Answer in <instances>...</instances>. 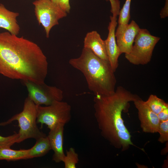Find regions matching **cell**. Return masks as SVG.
I'll list each match as a JSON object with an SVG mask.
<instances>
[{"label": "cell", "mask_w": 168, "mask_h": 168, "mask_svg": "<svg viewBox=\"0 0 168 168\" xmlns=\"http://www.w3.org/2000/svg\"><path fill=\"white\" fill-rule=\"evenodd\" d=\"M47 58L35 43L8 31L0 33V73L13 79L44 83Z\"/></svg>", "instance_id": "1"}, {"label": "cell", "mask_w": 168, "mask_h": 168, "mask_svg": "<svg viewBox=\"0 0 168 168\" xmlns=\"http://www.w3.org/2000/svg\"><path fill=\"white\" fill-rule=\"evenodd\" d=\"M140 98L121 86H118L110 95L94 97V115L101 135L114 147L121 148L122 151L128 149L130 146L137 147L131 140L122 113L128 110L129 102Z\"/></svg>", "instance_id": "2"}, {"label": "cell", "mask_w": 168, "mask_h": 168, "mask_svg": "<svg viewBox=\"0 0 168 168\" xmlns=\"http://www.w3.org/2000/svg\"><path fill=\"white\" fill-rule=\"evenodd\" d=\"M69 64L84 76L89 89L95 96H108L115 90L117 81L109 62L83 47L80 55L70 59Z\"/></svg>", "instance_id": "3"}, {"label": "cell", "mask_w": 168, "mask_h": 168, "mask_svg": "<svg viewBox=\"0 0 168 168\" xmlns=\"http://www.w3.org/2000/svg\"><path fill=\"white\" fill-rule=\"evenodd\" d=\"M37 105L28 97L25 99L22 110L8 120L10 123L15 120L18 123L20 129L17 143L30 138L37 139L46 136L37 125Z\"/></svg>", "instance_id": "4"}, {"label": "cell", "mask_w": 168, "mask_h": 168, "mask_svg": "<svg viewBox=\"0 0 168 168\" xmlns=\"http://www.w3.org/2000/svg\"><path fill=\"white\" fill-rule=\"evenodd\" d=\"M160 39L151 35L147 30L140 28L134 40L131 52L125 54V58L135 65H144L151 61L154 48Z\"/></svg>", "instance_id": "5"}, {"label": "cell", "mask_w": 168, "mask_h": 168, "mask_svg": "<svg viewBox=\"0 0 168 168\" xmlns=\"http://www.w3.org/2000/svg\"><path fill=\"white\" fill-rule=\"evenodd\" d=\"M71 106L62 101L45 106L37 105V123L45 124L50 130L59 124L65 125L71 119Z\"/></svg>", "instance_id": "6"}, {"label": "cell", "mask_w": 168, "mask_h": 168, "mask_svg": "<svg viewBox=\"0 0 168 168\" xmlns=\"http://www.w3.org/2000/svg\"><path fill=\"white\" fill-rule=\"evenodd\" d=\"M35 14L39 25L44 29L47 38L54 26L59 24L58 21L67 16V13L53 3L51 0H36L33 2Z\"/></svg>", "instance_id": "7"}, {"label": "cell", "mask_w": 168, "mask_h": 168, "mask_svg": "<svg viewBox=\"0 0 168 168\" xmlns=\"http://www.w3.org/2000/svg\"><path fill=\"white\" fill-rule=\"evenodd\" d=\"M28 92V97L36 105L51 104L54 101H62L63 92L55 86H50L45 83L38 84L29 81H22Z\"/></svg>", "instance_id": "8"}, {"label": "cell", "mask_w": 168, "mask_h": 168, "mask_svg": "<svg viewBox=\"0 0 168 168\" xmlns=\"http://www.w3.org/2000/svg\"><path fill=\"white\" fill-rule=\"evenodd\" d=\"M133 102L138 110V118L143 131L147 133H158L160 121L157 115L141 98Z\"/></svg>", "instance_id": "9"}, {"label": "cell", "mask_w": 168, "mask_h": 168, "mask_svg": "<svg viewBox=\"0 0 168 168\" xmlns=\"http://www.w3.org/2000/svg\"><path fill=\"white\" fill-rule=\"evenodd\" d=\"M140 29L138 24L132 20L122 30L115 32L116 43L121 54H127L131 52Z\"/></svg>", "instance_id": "10"}, {"label": "cell", "mask_w": 168, "mask_h": 168, "mask_svg": "<svg viewBox=\"0 0 168 168\" xmlns=\"http://www.w3.org/2000/svg\"><path fill=\"white\" fill-rule=\"evenodd\" d=\"M117 16H110L107 39L105 40L108 60L113 71L115 72L118 65V58L121 54L117 45L115 36V30L117 22Z\"/></svg>", "instance_id": "11"}, {"label": "cell", "mask_w": 168, "mask_h": 168, "mask_svg": "<svg viewBox=\"0 0 168 168\" xmlns=\"http://www.w3.org/2000/svg\"><path fill=\"white\" fill-rule=\"evenodd\" d=\"M65 124H59L50 130L47 137L54 153L52 160L56 163L62 161L65 154L63 148V133Z\"/></svg>", "instance_id": "12"}, {"label": "cell", "mask_w": 168, "mask_h": 168, "mask_svg": "<svg viewBox=\"0 0 168 168\" xmlns=\"http://www.w3.org/2000/svg\"><path fill=\"white\" fill-rule=\"evenodd\" d=\"M84 47L90 49L101 59L109 61L105 40L96 31L87 33L84 39Z\"/></svg>", "instance_id": "13"}, {"label": "cell", "mask_w": 168, "mask_h": 168, "mask_svg": "<svg viewBox=\"0 0 168 168\" xmlns=\"http://www.w3.org/2000/svg\"><path fill=\"white\" fill-rule=\"evenodd\" d=\"M19 14L7 9L0 3V28L7 30L12 34L17 35L20 31V27L17 17Z\"/></svg>", "instance_id": "14"}, {"label": "cell", "mask_w": 168, "mask_h": 168, "mask_svg": "<svg viewBox=\"0 0 168 168\" xmlns=\"http://www.w3.org/2000/svg\"><path fill=\"white\" fill-rule=\"evenodd\" d=\"M51 149L47 136L40 137L36 139L34 145L29 149V159L43 156Z\"/></svg>", "instance_id": "15"}, {"label": "cell", "mask_w": 168, "mask_h": 168, "mask_svg": "<svg viewBox=\"0 0 168 168\" xmlns=\"http://www.w3.org/2000/svg\"><path fill=\"white\" fill-rule=\"evenodd\" d=\"M28 149L14 150L9 147H0V160L16 161L29 159Z\"/></svg>", "instance_id": "16"}, {"label": "cell", "mask_w": 168, "mask_h": 168, "mask_svg": "<svg viewBox=\"0 0 168 168\" xmlns=\"http://www.w3.org/2000/svg\"><path fill=\"white\" fill-rule=\"evenodd\" d=\"M145 102L151 110L157 115L164 110L168 108V103L155 95H150Z\"/></svg>", "instance_id": "17"}, {"label": "cell", "mask_w": 168, "mask_h": 168, "mask_svg": "<svg viewBox=\"0 0 168 168\" xmlns=\"http://www.w3.org/2000/svg\"><path fill=\"white\" fill-rule=\"evenodd\" d=\"M131 0H126L123 7L120 10L118 20V26L116 31H119L128 24L130 18V9Z\"/></svg>", "instance_id": "18"}, {"label": "cell", "mask_w": 168, "mask_h": 168, "mask_svg": "<svg viewBox=\"0 0 168 168\" xmlns=\"http://www.w3.org/2000/svg\"><path fill=\"white\" fill-rule=\"evenodd\" d=\"M66 155H65L62 161L64 164L65 168H75L76 165L79 161L78 154L76 152L75 149L72 147L66 151Z\"/></svg>", "instance_id": "19"}, {"label": "cell", "mask_w": 168, "mask_h": 168, "mask_svg": "<svg viewBox=\"0 0 168 168\" xmlns=\"http://www.w3.org/2000/svg\"><path fill=\"white\" fill-rule=\"evenodd\" d=\"M9 124L7 121L6 122L0 123V126H4ZM18 138V133H15L12 135L3 137L0 136V147H9L17 143Z\"/></svg>", "instance_id": "20"}, {"label": "cell", "mask_w": 168, "mask_h": 168, "mask_svg": "<svg viewBox=\"0 0 168 168\" xmlns=\"http://www.w3.org/2000/svg\"><path fill=\"white\" fill-rule=\"evenodd\" d=\"M158 133L160 134L158 141L161 143L168 141V120L160 121Z\"/></svg>", "instance_id": "21"}, {"label": "cell", "mask_w": 168, "mask_h": 168, "mask_svg": "<svg viewBox=\"0 0 168 168\" xmlns=\"http://www.w3.org/2000/svg\"><path fill=\"white\" fill-rule=\"evenodd\" d=\"M55 5L67 13L70 12L71 9L69 0H51Z\"/></svg>", "instance_id": "22"}, {"label": "cell", "mask_w": 168, "mask_h": 168, "mask_svg": "<svg viewBox=\"0 0 168 168\" xmlns=\"http://www.w3.org/2000/svg\"><path fill=\"white\" fill-rule=\"evenodd\" d=\"M109 1L111 6V12L113 15L118 16L120 11V2L119 0H105Z\"/></svg>", "instance_id": "23"}, {"label": "cell", "mask_w": 168, "mask_h": 168, "mask_svg": "<svg viewBox=\"0 0 168 168\" xmlns=\"http://www.w3.org/2000/svg\"><path fill=\"white\" fill-rule=\"evenodd\" d=\"M157 115L160 121L168 120V108L164 110Z\"/></svg>", "instance_id": "24"}, {"label": "cell", "mask_w": 168, "mask_h": 168, "mask_svg": "<svg viewBox=\"0 0 168 168\" xmlns=\"http://www.w3.org/2000/svg\"><path fill=\"white\" fill-rule=\"evenodd\" d=\"M161 18H165L168 16V0H166L164 7L161 9L160 14Z\"/></svg>", "instance_id": "25"}]
</instances>
